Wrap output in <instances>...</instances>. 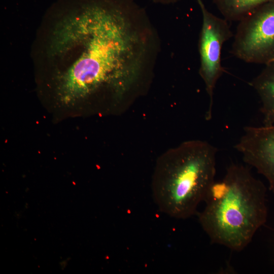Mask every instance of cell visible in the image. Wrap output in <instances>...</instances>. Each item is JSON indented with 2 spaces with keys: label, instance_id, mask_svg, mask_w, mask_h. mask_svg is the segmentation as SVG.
<instances>
[{
  "label": "cell",
  "instance_id": "6da1fadb",
  "mask_svg": "<svg viewBox=\"0 0 274 274\" xmlns=\"http://www.w3.org/2000/svg\"><path fill=\"white\" fill-rule=\"evenodd\" d=\"M53 29L55 98L68 109L133 98L153 73L157 31L134 0H73Z\"/></svg>",
  "mask_w": 274,
  "mask_h": 274
},
{
  "label": "cell",
  "instance_id": "ba28073f",
  "mask_svg": "<svg viewBox=\"0 0 274 274\" xmlns=\"http://www.w3.org/2000/svg\"><path fill=\"white\" fill-rule=\"evenodd\" d=\"M274 0H213L223 18L228 21H239L247 15Z\"/></svg>",
  "mask_w": 274,
  "mask_h": 274
},
{
  "label": "cell",
  "instance_id": "8992f818",
  "mask_svg": "<svg viewBox=\"0 0 274 274\" xmlns=\"http://www.w3.org/2000/svg\"><path fill=\"white\" fill-rule=\"evenodd\" d=\"M235 149L265 178L274 193V125L245 127Z\"/></svg>",
  "mask_w": 274,
  "mask_h": 274
},
{
  "label": "cell",
  "instance_id": "52a82bcc",
  "mask_svg": "<svg viewBox=\"0 0 274 274\" xmlns=\"http://www.w3.org/2000/svg\"><path fill=\"white\" fill-rule=\"evenodd\" d=\"M251 85L260 102L263 125H274V60L266 64Z\"/></svg>",
  "mask_w": 274,
  "mask_h": 274
},
{
  "label": "cell",
  "instance_id": "7a4b0ae2",
  "mask_svg": "<svg viewBox=\"0 0 274 274\" xmlns=\"http://www.w3.org/2000/svg\"><path fill=\"white\" fill-rule=\"evenodd\" d=\"M266 192L264 184L247 166L231 163L209 189L198 214L211 242L235 251L244 249L266 221Z\"/></svg>",
  "mask_w": 274,
  "mask_h": 274
},
{
  "label": "cell",
  "instance_id": "5b68a950",
  "mask_svg": "<svg viewBox=\"0 0 274 274\" xmlns=\"http://www.w3.org/2000/svg\"><path fill=\"white\" fill-rule=\"evenodd\" d=\"M202 14V26L198 48L200 56L199 74L203 80L209 104L206 118L212 117L213 96L216 84L224 72L221 64V51L225 42L233 33L228 21L215 15L208 10L202 0H196Z\"/></svg>",
  "mask_w": 274,
  "mask_h": 274
},
{
  "label": "cell",
  "instance_id": "3957f363",
  "mask_svg": "<svg viewBox=\"0 0 274 274\" xmlns=\"http://www.w3.org/2000/svg\"><path fill=\"white\" fill-rule=\"evenodd\" d=\"M217 148L206 141L185 142L158 160L152 180L154 200L158 209L178 219L197 212L215 182Z\"/></svg>",
  "mask_w": 274,
  "mask_h": 274
},
{
  "label": "cell",
  "instance_id": "9c48e42d",
  "mask_svg": "<svg viewBox=\"0 0 274 274\" xmlns=\"http://www.w3.org/2000/svg\"><path fill=\"white\" fill-rule=\"evenodd\" d=\"M154 2L162 4H169L178 2L181 0H151Z\"/></svg>",
  "mask_w": 274,
  "mask_h": 274
},
{
  "label": "cell",
  "instance_id": "277c9868",
  "mask_svg": "<svg viewBox=\"0 0 274 274\" xmlns=\"http://www.w3.org/2000/svg\"><path fill=\"white\" fill-rule=\"evenodd\" d=\"M231 53L250 63L274 60V1L257 8L239 21Z\"/></svg>",
  "mask_w": 274,
  "mask_h": 274
}]
</instances>
